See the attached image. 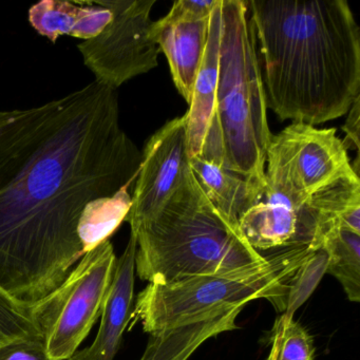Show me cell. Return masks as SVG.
Listing matches in <instances>:
<instances>
[{
    "label": "cell",
    "instance_id": "8fae6325",
    "mask_svg": "<svg viewBox=\"0 0 360 360\" xmlns=\"http://www.w3.org/2000/svg\"><path fill=\"white\" fill-rule=\"evenodd\" d=\"M136 239L130 233L123 254L117 258L112 282L101 313V324L94 342L69 360H115L124 333L130 324L134 304Z\"/></svg>",
    "mask_w": 360,
    "mask_h": 360
},
{
    "label": "cell",
    "instance_id": "9a60e30c",
    "mask_svg": "<svg viewBox=\"0 0 360 360\" xmlns=\"http://www.w3.org/2000/svg\"><path fill=\"white\" fill-rule=\"evenodd\" d=\"M189 167L207 199L231 220L261 199L259 191L243 176L200 158L188 159Z\"/></svg>",
    "mask_w": 360,
    "mask_h": 360
},
{
    "label": "cell",
    "instance_id": "44dd1931",
    "mask_svg": "<svg viewBox=\"0 0 360 360\" xmlns=\"http://www.w3.org/2000/svg\"><path fill=\"white\" fill-rule=\"evenodd\" d=\"M217 4L218 0H179L172 5L169 13L160 20L164 24H174L207 20Z\"/></svg>",
    "mask_w": 360,
    "mask_h": 360
},
{
    "label": "cell",
    "instance_id": "e0dca14e",
    "mask_svg": "<svg viewBox=\"0 0 360 360\" xmlns=\"http://www.w3.org/2000/svg\"><path fill=\"white\" fill-rule=\"evenodd\" d=\"M321 248L328 255L326 273L338 280L352 302L360 301V235L333 227L324 233Z\"/></svg>",
    "mask_w": 360,
    "mask_h": 360
},
{
    "label": "cell",
    "instance_id": "52a82bcc",
    "mask_svg": "<svg viewBox=\"0 0 360 360\" xmlns=\"http://www.w3.org/2000/svg\"><path fill=\"white\" fill-rule=\"evenodd\" d=\"M264 191L296 207L338 179L356 174L335 128L292 122L273 134L266 151Z\"/></svg>",
    "mask_w": 360,
    "mask_h": 360
},
{
    "label": "cell",
    "instance_id": "8992f818",
    "mask_svg": "<svg viewBox=\"0 0 360 360\" xmlns=\"http://www.w3.org/2000/svg\"><path fill=\"white\" fill-rule=\"evenodd\" d=\"M117 257L110 239L86 252L65 281L32 307L52 360H69L101 317Z\"/></svg>",
    "mask_w": 360,
    "mask_h": 360
},
{
    "label": "cell",
    "instance_id": "5bb4252c",
    "mask_svg": "<svg viewBox=\"0 0 360 360\" xmlns=\"http://www.w3.org/2000/svg\"><path fill=\"white\" fill-rule=\"evenodd\" d=\"M241 311L233 309L205 321L153 333L139 360H189L206 341L238 328Z\"/></svg>",
    "mask_w": 360,
    "mask_h": 360
},
{
    "label": "cell",
    "instance_id": "30bf717a",
    "mask_svg": "<svg viewBox=\"0 0 360 360\" xmlns=\"http://www.w3.org/2000/svg\"><path fill=\"white\" fill-rule=\"evenodd\" d=\"M220 27L221 0H218L210 15L205 53L184 117L188 159L200 158L224 168V153L216 117Z\"/></svg>",
    "mask_w": 360,
    "mask_h": 360
},
{
    "label": "cell",
    "instance_id": "3957f363",
    "mask_svg": "<svg viewBox=\"0 0 360 360\" xmlns=\"http://www.w3.org/2000/svg\"><path fill=\"white\" fill-rule=\"evenodd\" d=\"M130 233L136 239V273L144 281L252 271L269 259L207 199L189 166L162 210Z\"/></svg>",
    "mask_w": 360,
    "mask_h": 360
},
{
    "label": "cell",
    "instance_id": "ba28073f",
    "mask_svg": "<svg viewBox=\"0 0 360 360\" xmlns=\"http://www.w3.org/2000/svg\"><path fill=\"white\" fill-rule=\"evenodd\" d=\"M112 13L109 24L77 49L96 83L117 90L159 66L160 49L151 37L155 0H98Z\"/></svg>",
    "mask_w": 360,
    "mask_h": 360
},
{
    "label": "cell",
    "instance_id": "4fadbf2b",
    "mask_svg": "<svg viewBox=\"0 0 360 360\" xmlns=\"http://www.w3.org/2000/svg\"><path fill=\"white\" fill-rule=\"evenodd\" d=\"M112 13L98 0H41L29 10V22L41 37L56 44L63 35L88 41L98 37Z\"/></svg>",
    "mask_w": 360,
    "mask_h": 360
},
{
    "label": "cell",
    "instance_id": "277c9868",
    "mask_svg": "<svg viewBox=\"0 0 360 360\" xmlns=\"http://www.w3.org/2000/svg\"><path fill=\"white\" fill-rule=\"evenodd\" d=\"M216 117L224 169L250 182L262 197L271 134L257 50L245 1L221 0Z\"/></svg>",
    "mask_w": 360,
    "mask_h": 360
},
{
    "label": "cell",
    "instance_id": "5b68a950",
    "mask_svg": "<svg viewBox=\"0 0 360 360\" xmlns=\"http://www.w3.org/2000/svg\"><path fill=\"white\" fill-rule=\"evenodd\" d=\"M317 248L305 245L274 250L267 254L265 264L252 271L193 276L167 283L149 282L136 296L131 326L140 322L150 335L205 321L259 299H266L283 313L288 281Z\"/></svg>",
    "mask_w": 360,
    "mask_h": 360
},
{
    "label": "cell",
    "instance_id": "ac0fdd59",
    "mask_svg": "<svg viewBox=\"0 0 360 360\" xmlns=\"http://www.w3.org/2000/svg\"><path fill=\"white\" fill-rule=\"evenodd\" d=\"M328 258L322 248L314 250L292 274L286 285L282 315L294 318L297 309L307 302L326 274Z\"/></svg>",
    "mask_w": 360,
    "mask_h": 360
},
{
    "label": "cell",
    "instance_id": "d6986e66",
    "mask_svg": "<svg viewBox=\"0 0 360 360\" xmlns=\"http://www.w3.org/2000/svg\"><path fill=\"white\" fill-rule=\"evenodd\" d=\"M314 339L294 318L281 315L276 320L267 360H314Z\"/></svg>",
    "mask_w": 360,
    "mask_h": 360
},
{
    "label": "cell",
    "instance_id": "7c38bea8",
    "mask_svg": "<svg viewBox=\"0 0 360 360\" xmlns=\"http://www.w3.org/2000/svg\"><path fill=\"white\" fill-rule=\"evenodd\" d=\"M210 18L164 24L153 22L151 37L169 64L172 81L189 105L207 44Z\"/></svg>",
    "mask_w": 360,
    "mask_h": 360
},
{
    "label": "cell",
    "instance_id": "603a6c76",
    "mask_svg": "<svg viewBox=\"0 0 360 360\" xmlns=\"http://www.w3.org/2000/svg\"><path fill=\"white\" fill-rule=\"evenodd\" d=\"M360 96L354 101L353 105L349 110V117L343 125L342 130L347 134V138L343 141V144L347 149L355 147L359 150V120H360Z\"/></svg>",
    "mask_w": 360,
    "mask_h": 360
},
{
    "label": "cell",
    "instance_id": "7a4b0ae2",
    "mask_svg": "<svg viewBox=\"0 0 360 360\" xmlns=\"http://www.w3.org/2000/svg\"><path fill=\"white\" fill-rule=\"evenodd\" d=\"M260 45L267 109L315 126L349 112L360 90V34L345 0L245 1Z\"/></svg>",
    "mask_w": 360,
    "mask_h": 360
},
{
    "label": "cell",
    "instance_id": "7402d4cb",
    "mask_svg": "<svg viewBox=\"0 0 360 360\" xmlns=\"http://www.w3.org/2000/svg\"><path fill=\"white\" fill-rule=\"evenodd\" d=\"M0 360H52L43 337L20 339L0 345Z\"/></svg>",
    "mask_w": 360,
    "mask_h": 360
},
{
    "label": "cell",
    "instance_id": "9c48e42d",
    "mask_svg": "<svg viewBox=\"0 0 360 360\" xmlns=\"http://www.w3.org/2000/svg\"><path fill=\"white\" fill-rule=\"evenodd\" d=\"M186 120L176 117L149 138L126 217L131 231L151 220L182 182L188 168Z\"/></svg>",
    "mask_w": 360,
    "mask_h": 360
},
{
    "label": "cell",
    "instance_id": "ffe728a7",
    "mask_svg": "<svg viewBox=\"0 0 360 360\" xmlns=\"http://www.w3.org/2000/svg\"><path fill=\"white\" fill-rule=\"evenodd\" d=\"M41 337L32 309L16 302L0 288V345L20 339Z\"/></svg>",
    "mask_w": 360,
    "mask_h": 360
},
{
    "label": "cell",
    "instance_id": "6da1fadb",
    "mask_svg": "<svg viewBox=\"0 0 360 360\" xmlns=\"http://www.w3.org/2000/svg\"><path fill=\"white\" fill-rule=\"evenodd\" d=\"M141 161L117 90L96 82L0 111V288L29 309L54 292L84 256V207L131 185Z\"/></svg>",
    "mask_w": 360,
    "mask_h": 360
},
{
    "label": "cell",
    "instance_id": "2e32d148",
    "mask_svg": "<svg viewBox=\"0 0 360 360\" xmlns=\"http://www.w3.org/2000/svg\"><path fill=\"white\" fill-rule=\"evenodd\" d=\"M129 186H124L111 197L92 200L84 207L77 223V236L84 255L110 239L125 221L131 207Z\"/></svg>",
    "mask_w": 360,
    "mask_h": 360
}]
</instances>
